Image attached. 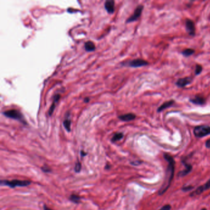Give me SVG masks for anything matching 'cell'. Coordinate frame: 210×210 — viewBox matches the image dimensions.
I'll return each instance as SVG.
<instances>
[{
	"label": "cell",
	"instance_id": "2e32d148",
	"mask_svg": "<svg viewBox=\"0 0 210 210\" xmlns=\"http://www.w3.org/2000/svg\"><path fill=\"white\" fill-rule=\"evenodd\" d=\"M85 49H86V51L91 52V51H93L95 50V45L92 42H87L85 43Z\"/></svg>",
	"mask_w": 210,
	"mask_h": 210
},
{
	"label": "cell",
	"instance_id": "d4e9b609",
	"mask_svg": "<svg viewBox=\"0 0 210 210\" xmlns=\"http://www.w3.org/2000/svg\"><path fill=\"white\" fill-rule=\"evenodd\" d=\"M193 186H186V187H184L183 188H182V190H183V191H185V192H187V191H188V190H192V188H193Z\"/></svg>",
	"mask_w": 210,
	"mask_h": 210
},
{
	"label": "cell",
	"instance_id": "7c38bea8",
	"mask_svg": "<svg viewBox=\"0 0 210 210\" xmlns=\"http://www.w3.org/2000/svg\"><path fill=\"white\" fill-rule=\"evenodd\" d=\"M183 164H184V166H186V169L181 171V172H179L178 173V176H180V177H183V176H186L187 174H188L192 170V166L191 164H188L186 162H183Z\"/></svg>",
	"mask_w": 210,
	"mask_h": 210
},
{
	"label": "cell",
	"instance_id": "e0dca14e",
	"mask_svg": "<svg viewBox=\"0 0 210 210\" xmlns=\"http://www.w3.org/2000/svg\"><path fill=\"white\" fill-rule=\"evenodd\" d=\"M64 126L68 132L71 131V120L70 118H67L64 121Z\"/></svg>",
	"mask_w": 210,
	"mask_h": 210
},
{
	"label": "cell",
	"instance_id": "5b68a950",
	"mask_svg": "<svg viewBox=\"0 0 210 210\" xmlns=\"http://www.w3.org/2000/svg\"><path fill=\"white\" fill-rule=\"evenodd\" d=\"M143 8H144V6L142 5H139L135 9L133 16H131L128 19L126 22L129 23V22H132L136 21L140 17L141 13L142 12V10H143Z\"/></svg>",
	"mask_w": 210,
	"mask_h": 210
},
{
	"label": "cell",
	"instance_id": "f1b7e54d",
	"mask_svg": "<svg viewBox=\"0 0 210 210\" xmlns=\"http://www.w3.org/2000/svg\"><path fill=\"white\" fill-rule=\"evenodd\" d=\"M43 209H44V210H52L51 208H48L47 207L46 205H44V207H43Z\"/></svg>",
	"mask_w": 210,
	"mask_h": 210
},
{
	"label": "cell",
	"instance_id": "603a6c76",
	"mask_svg": "<svg viewBox=\"0 0 210 210\" xmlns=\"http://www.w3.org/2000/svg\"><path fill=\"white\" fill-rule=\"evenodd\" d=\"M42 169L43 172H45V173H49V172L51 171V169L46 165H45L43 167H42Z\"/></svg>",
	"mask_w": 210,
	"mask_h": 210
},
{
	"label": "cell",
	"instance_id": "f546056e",
	"mask_svg": "<svg viewBox=\"0 0 210 210\" xmlns=\"http://www.w3.org/2000/svg\"><path fill=\"white\" fill-rule=\"evenodd\" d=\"M110 167H111V166H110V164H107L105 168V169H109L110 168Z\"/></svg>",
	"mask_w": 210,
	"mask_h": 210
},
{
	"label": "cell",
	"instance_id": "4316f807",
	"mask_svg": "<svg viewBox=\"0 0 210 210\" xmlns=\"http://www.w3.org/2000/svg\"><path fill=\"white\" fill-rule=\"evenodd\" d=\"M80 154H81V155L82 156V157H85V156H86V154H87V153H86V152H85L84 151H81V152H80Z\"/></svg>",
	"mask_w": 210,
	"mask_h": 210
},
{
	"label": "cell",
	"instance_id": "ac0fdd59",
	"mask_svg": "<svg viewBox=\"0 0 210 210\" xmlns=\"http://www.w3.org/2000/svg\"><path fill=\"white\" fill-rule=\"evenodd\" d=\"M69 200L75 203H78L80 202V197L75 194H72L70 195Z\"/></svg>",
	"mask_w": 210,
	"mask_h": 210
},
{
	"label": "cell",
	"instance_id": "ffe728a7",
	"mask_svg": "<svg viewBox=\"0 0 210 210\" xmlns=\"http://www.w3.org/2000/svg\"><path fill=\"white\" fill-rule=\"evenodd\" d=\"M195 52V50L193 49H187L186 50H184L183 51V54L186 56V57H188L191 55H192Z\"/></svg>",
	"mask_w": 210,
	"mask_h": 210
},
{
	"label": "cell",
	"instance_id": "9c48e42d",
	"mask_svg": "<svg viewBox=\"0 0 210 210\" xmlns=\"http://www.w3.org/2000/svg\"><path fill=\"white\" fill-rule=\"evenodd\" d=\"M192 81V79L191 78L186 77L183 78H179L176 83V85L179 88H184L188 85L190 84Z\"/></svg>",
	"mask_w": 210,
	"mask_h": 210
},
{
	"label": "cell",
	"instance_id": "3957f363",
	"mask_svg": "<svg viewBox=\"0 0 210 210\" xmlns=\"http://www.w3.org/2000/svg\"><path fill=\"white\" fill-rule=\"evenodd\" d=\"M193 134L195 137L201 138L210 134V126L207 125L198 126L194 128Z\"/></svg>",
	"mask_w": 210,
	"mask_h": 210
},
{
	"label": "cell",
	"instance_id": "d6986e66",
	"mask_svg": "<svg viewBox=\"0 0 210 210\" xmlns=\"http://www.w3.org/2000/svg\"><path fill=\"white\" fill-rule=\"evenodd\" d=\"M123 138V134L122 133H117L114 135L112 138V142H116L118 140H121Z\"/></svg>",
	"mask_w": 210,
	"mask_h": 210
},
{
	"label": "cell",
	"instance_id": "1f68e13d",
	"mask_svg": "<svg viewBox=\"0 0 210 210\" xmlns=\"http://www.w3.org/2000/svg\"><path fill=\"white\" fill-rule=\"evenodd\" d=\"M201 210H207V209L206 208H202Z\"/></svg>",
	"mask_w": 210,
	"mask_h": 210
},
{
	"label": "cell",
	"instance_id": "8992f818",
	"mask_svg": "<svg viewBox=\"0 0 210 210\" xmlns=\"http://www.w3.org/2000/svg\"><path fill=\"white\" fill-rule=\"evenodd\" d=\"M210 188V179L203 185L202 186L198 187L195 190H194L193 192H192L190 194V197H194L196 195H200L202 193H203L204 191L209 189Z\"/></svg>",
	"mask_w": 210,
	"mask_h": 210
},
{
	"label": "cell",
	"instance_id": "5bb4252c",
	"mask_svg": "<svg viewBox=\"0 0 210 210\" xmlns=\"http://www.w3.org/2000/svg\"><path fill=\"white\" fill-rule=\"evenodd\" d=\"M118 118L124 121H129L131 120H133L136 118V115L132 113H129L127 114H125V115H122L119 116Z\"/></svg>",
	"mask_w": 210,
	"mask_h": 210
},
{
	"label": "cell",
	"instance_id": "7402d4cb",
	"mask_svg": "<svg viewBox=\"0 0 210 210\" xmlns=\"http://www.w3.org/2000/svg\"><path fill=\"white\" fill-rule=\"evenodd\" d=\"M81 169V164L80 162H78L76 164H75V171L76 173H79L80 172Z\"/></svg>",
	"mask_w": 210,
	"mask_h": 210
},
{
	"label": "cell",
	"instance_id": "484cf974",
	"mask_svg": "<svg viewBox=\"0 0 210 210\" xmlns=\"http://www.w3.org/2000/svg\"><path fill=\"white\" fill-rule=\"evenodd\" d=\"M205 145H206V147L207 148H210V139H208V140H207L206 143H205Z\"/></svg>",
	"mask_w": 210,
	"mask_h": 210
},
{
	"label": "cell",
	"instance_id": "cb8c5ba5",
	"mask_svg": "<svg viewBox=\"0 0 210 210\" xmlns=\"http://www.w3.org/2000/svg\"><path fill=\"white\" fill-rule=\"evenodd\" d=\"M171 207L170 205H165L162 208H161L159 210H171Z\"/></svg>",
	"mask_w": 210,
	"mask_h": 210
},
{
	"label": "cell",
	"instance_id": "52a82bcc",
	"mask_svg": "<svg viewBox=\"0 0 210 210\" xmlns=\"http://www.w3.org/2000/svg\"><path fill=\"white\" fill-rule=\"evenodd\" d=\"M148 64L149 63L147 61L140 59L133 60L128 63V66L132 67H140L147 66Z\"/></svg>",
	"mask_w": 210,
	"mask_h": 210
},
{
	"label": "cell",
	"instance_id": "277c9868",
	"mask_svg": "<svg viewBox=\"0 0 210 210\" xmlns=\"http://www.w3.org/2000/svg\"><path fill=\"white\" fill-rule=\"evenodd\" d=\"M2 114L6 117L19 120V121L22 122L23 123H25L23 115L19 111H18L17 110H14V109L9 110L4 112Z\"/></svg>",
	"mask_w": 210,
	"mask_h": 210
},
{
	"label": "cell",
	"instance_id": "6da1fadb",
	"mask_svg": "<svg viewBox=\"0 0 210 210\" xmlns=\"http://www.w3.org/2000/svg\"><path fill=\"white\" fill-rule=\"evenodd\" d=\"M164 158L168 162V165L166 171V176L163 186L161 187L159 191V194L160 195H162L164 194L171 186V183L174 177V169H175V162L173 158L168 154H164Z\"/></svg>",
	"mask_w": 210,
	"mask_h": 210
},
{
	"label": "cell",
	"instance_id": "4dcf8cb0",
	"mask_svg": "<svg viewBox=\"0 0 210 210\" xmlns=\"http://www.w3.org/2000/svg\"><path fill=\"white\" fill-rule=\"evenodd\" d=\"M90 101V99L89 98H85V102H88Z\"/></svg>",
	"mask_w": 210,
	"mask_h": 210
},
{
	"label": "cell",
	"instance_id": "8fae6325",
	"mask_svg": "<svg viewBox=\"0 0 210 210\" xmlns=\"http://www.w3.org/2000/svg\"><path fill=\"white\" fill-rule=\"evenodd\" d=\"M190 101L196 105H203L205 102V99L204 97L200 95H196L193 98L190 99Z\"/></svg>",
	"mask_w": 210,
	"mask_h": 210
},
{
	"label": "cell",
	"instance_id": "7a4b0ae2",
	"mask_svg": "<svg viewBox=\"0 0 210 210\" xmlns=\"http://www.w3.org/2000/svg\"><path fill=\"white\" fill-rule=\"evenodd\" d=\"M31 184V182L29 181H21L14 179L12 181H7L2 180L1 181V184L2 186H9L11 188H15L16 187H25L28 186Z\"/></svg>",
	"mask_w": 210,
	"mask_h": 210
},
{
	"label": "cell",
	"instance_id": "4fadbf2b",
	"mask_svg": "<svg viewBox=\"0 0 210 210\" xmlns=\"http://www.w3.org/2000/svg\"><path fill=\"white\" fill-rule=\"evenodd\" d=\"M60 98H61V95L60 94H56V95H55V96L54 97V101H53L52 104L51 105V107L49 109V113H48L49 115L51 116L53 114V112H54V110L55 109L56 104L59 100Z\"/></svg>",
	"mask_w": 210,
	"mask_h": 210
},
{
	"label": "cell",
	"instance_id": "83f0119b",
	"mask_svg": "<svg viewBox=\"0 0 210 210\" xmlns=\"http://www.w3.org/2000/svg\"><path fill=\"white\" fill-rule=\"evenodd\" d=\"M141 162H138V161H137V162H131V164H133V165H138L139 164H140Z\"/></svg>",
	"mask_w": 210,
	"mask_h": 210
},
{
	"label": "cell",
	"instance_id": "9a60e30c",
	"mask_svg": "<svg viewBox=\"0 0 210 210\" xmlns=\"http://www.w3.org/2000/svg\"><path fill=\"white\" fill-rule=\"evenodd\" d=\"M174 103V101L173 100H171L165 102H164V104L160 107H159L157 111L159 112H160L163 111L164 109H167V108L172 106Z\"/></svg>",
	"mask_w": 210,
	"mask_h": 210
},
{
	"label": "cell",
	"instance_id": "44dd1931",
	"mask_svg": "<svg viewBox=\"0 0 210 210\" xmlns=\"http://www.w3.org/2000/svg\"><path fill=\"white\" fill-rule=\"evenodd\" d=\"M202 71V66L199 65V64H197L195 66V73L196 75H198L199 74L201 73V72Z\"/></svg>",
	"mask_w": 210,
	"mask_h": 210
},
{
	"label": "cell",
	"instance_id": "30bf717a",
	"mask_svg": "<svg viewBox=\"0 0 210 210\" xmlns=\"http://www.w3.org/2000/svg\"><path fill=\"white\" fill-rule=\"evenodd\" d=\"M105 8L109 14L114 13L115 11V1L113 0H108L105 2Z\"/></svg>",
	"mask_w": 210,
	"mask_h": 210
},
{
	"label": "cell",
	"instance_id": "ba28073f",
	"mask_svg": "<svg viewBox=\"0 0 210 210\" xmlns=\"http://www.w3.org/2000/svg\"><path fill=\"white\" fill-rule=\"evenodd\" d=\"M186 27L189 35L194 36L195 35V28L193 22L190 19H187L186 21Z\"/></svg>",
	"mask_w": 210,
	"mask_h": 210
}]
</instances>
